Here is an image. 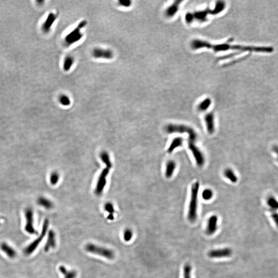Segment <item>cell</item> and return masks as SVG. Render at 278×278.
Instances as JSON below:
<instances>
[{
    "label": "cell",
    "mask_w": 278,
    "mask_h": 278,
    "mask_svg": "<svg viewBox=\"0 0 278 278\" xmlns=\"http://www.w3.org/2000/svg\"><path fill=\"white\" fill-rule=\"evenodd\" d=\"M183 143V139L181 137H176L173 139L172 142L171 143L168 149L167 152L169 153H172L173 151L177 147L182 145Z\"/></svg>",
    "instance_id": "obj_19"
},
{
    "label": "cell",
    "mask_w": 278,
    "mask_h": 278,
    "mask_svg": "<svg viewBox=\"0 0 278 278\" xmlns=\"http://www.w3.org/2000/svg\"><path fill=\"white\" fill-rule=\"evenodd\" d=\"M213 191L209 189H207L203 190L202 193L203 198L205 200H210L213 197Z\"/></svg>",
    "instance_id": "obj_27"
},
{
    "label": "cell",
    "mask_w": 278,
    "mask_h": 278,
    "mask_svg": "<svg viewBox=\"0 0 278 278\" xmlns=\"http://www.w3.org/2000/svg\"><path fill=\"white\" fill-rule=\"evenodd\" d=\"M59 179V175L57 172H53L51 175L50 181L52 185H56Z\"/></svg>",
    "instance_id": "obj_29"
},
{
    "label": "cell",
    "mask_w": 278,
    "mask_h": 278,
    "mask_svg": "<svg viewBox=\"0 0 278 278\" xmlns=\"http://www.w3.org/2000/svg\"><path fill=\"white\" fill-rule=\"evenodd\" d=\"M133 237V231L129 228L125 229L123 233V238L125 242H129L132 239Z\"/></svg>",
    "instance_id": "obj_25"
},
{
    "label": "cell",
    "mask_w": 278,
    "mask_h": 278,
    "mask_svg": "<svg viewBox=\"0 0 278 278\" xmlns=\"http://www.w3.org/2000/svg\"><path fill=\"white\" fill-rule=\"evenodd\" d=\"M232 253V250L229 248L212 250L208 253V256L212 259H219L231 257Z\"/></svg>",
    "instance_id": "obj_8"
},
{
    "label": "cell",
    "mask_w": 278,
    "mask_h": 278,
    "mask_svg": "<svg viewBox=\"0 0 278 278\" xmlns=\"http://www.w3.org/2000/svg\"><path fill=\"white\" fill-rule=\"evenodd\" d=\"M92 55L96 59H111L113 57V53L111 50L101 48H95L92 52Z\"/></svg>",
    "instance_id": "obj_9"
},
{
    "label": "cell",
    "mask_w": 278,
    "mask_h": 278,
    "mask_svg": "<svg viewBox=\"0 0 278 278\" xmlns=\"http://www.w3.org/2000/svg\"><path fill=\"white\" fill-rule=\"evenodd\" d=\"M196 140L197 139L196 138H189L188 146L194 156L198 166L202 167L205 162V158L202 151L196 145Z\"/></svg>",
    "instance_id": "obj_6"
},
{
    "label": "cell",
    "mask_w": 278,
    "mask_h": 278,
    "mask_svg": "<svg viewBox=\"0 0 278 278\" xmlns=\"http://www.w3.org/2000/svg\"><path fill=\"white\" fill-rule=\"evenodd\" d=\"M218 218L217 216L213 215L211 216L208 220V226L206 229L207 234L211 235L215 233L217 230Z\"/></svg>",
    "instance_id": "obj_13"
},
{
    "label": "cell",
    "mask_w": 278,
    "mask_h": 278,
    "mask_svg": "<svg viewBox=\"0 0 278 278\" xmlns=\"http://www.w3.org/2000/svg\"><path fill=\"white\" fill-rule=\"evenodd\" d=\"M191 47L194 50L210 49L214 52H225L231 50L242 52H270L273 51L271 47L245 46L237 44H232L230 42L221 43H212L203 39H193L191 42Z\"/></svg>",
    "instance_id": "obj_1"
},
{
    "label": "cell",
    "mask_w": 278,
    "mask_h": 278,
    "mask_svg": "<svg viewBox=\"0 0 278 278\" xmlns=\"http://www.w3.org/2000/svg\"><path fill=\"white\" fill-rule=\"evenodd\" d=\"M86 24L87 22L85 20L81 21L75 29L65 36V41L67 45H71L81 40L83 37L81 31V29L86 26Z\"/></svg>",
    "instance_id": "obj_5"
},
{
    "label": "cell",
    "mask_w": 278,
    "mask_h": 278,
    "mask_svg": "<svg viewBox=\"0 0 278 278\" xmlns=\"http://www.w3.org/2000/svg\"><path fill=\"white\" fill-rule=\"evenodd\" d=\"M108 219H110V220H113L114 219V216L112 214H109V215L108 216Z\"/></svg>",
    "instance_id": "obj_33"
},
{
    "label": "cell",
    "mask_w": 278,
    "mask_h": 278,
    "mask_svg": "<svg viewBox=\"0 0 278 278\" xmlns=\"http://www.w3.org/2000/svg\"><path fill=\"white\" fill-rule=\"evenodd\" d=\"M224 175L232 183H235L237 181V177L233 171L230 168H227L224 171Z\"/></svg>",
    "instance_id": "obj_21"
},
{
    "label": "cell",
    "mask_w": 278,
    "mask_h": 278,
    "mask_svg": "<svg viewBox=\"0 0 278 278\" xmlns=\"http://www.w3.org/2000/svg\"><path fill=\"white\" fill-rule=\"evenodd\" d=\"M119 3L120 5L124 7H129L131 5V1L129 0H121Z\"/></svg>",
    "instance_id": "obj_31"
},
{
    "label": "cell",
    "mask_w": 278,
    "mask_h": 278,
    "mask_svg": "<svg viewBox=\"0 0 278 278\" xmlns=\"http://www.w3.org/2000/svg\"><path fill=\"white\" fill-rule=\"evenodd\" d=\"M101 160L104 162V163L106 164L107 168L108 169H110L112 167V163L110 161V157H109L108 153H107L106 151H103L101 154Z\"/></svg>",
    "instance_id": "obj_23"
},
{
    "label": "cell",
    "mask_w": 278,
    "mask_h": 278,
    "mask_svg": "<svg viewBox=\"0 0 278 278\" xmlns=\"http://www.w3.org/2000/svg\"><path fill=\"white\" fill-rule=\"evenodd\" d=\"M0 248L3 252H4L7 255L8 257H10L11 259H13L16 257L17 255L16 250L5 242H3L1 244Z\"/></svg>",
    "instance_id": "obj_15"
},
{
    "label": "cell",
    "mask_w": 278,
    "mask_h": 278,
    "mask_svg": "<svg viewBox=\"0 0 278 278\" xmlns=\"http://www.w3.org/2000/svg\"><path fill=\"white\" fill-rule=\"evenodd\" d=\"M60 104L64 106H68L71 104V101L69 97L65 95H62L59 97Z\"/></svg>",
    "instance_id": "obj_28"
},
{
    "label": "cell",
    "mask_w": 278,
    "mask_h": 278,
    "mask_svg": "<svg viewBox=\"0 0 278 278\" xmlns=\"http://www.w3.org/2000/svg\"><path fill=\"white\" fill-rule=\"evenodd\" d=\"M60 273L64 276V278H76L77 275V273L75 270H68L65 266L61 265L59 267Z\"/></svg>",
    "instance_id": "obj_17"
},
{
    "label": "cell",
    "mask_w": 278,
    "mask_h": 278,
    "mask_svg": "<svg viewBox=\"0 0 278 278\" xmlns=\"http://www.w3.org/2000/svg\"><path fill=\"white\" fill-rule=\"evenodd\" d=\"M192 266L189 264H187L183 267V278H191Z\"/></svg>",
    "instance_id": "obj_26"
},
{
    "label": "cell",
    "mask_w": 278,
    "mask_h": 278,
    "mask_svg": "<svg viewBox=\"0 0 278 278\" xmlns=\"http://www.w3.org/2000/svg\"><path fill=\"white\" fill-rule=\"evenodd\" d=\"M109 172V169L106 167L102 171L100 175L95 190V193L97 195H100L103 192L106 184L107 176L108 175Z\"/></svg>",
    "instance_id": "obj_10"
},
{
    "label": "cell",
    "mask_w": 278,
    "mask_h": 278,
    "mask_svg": "<svg viewBox=\"0 0 278 278\" xmlns=\"http://www.w3.org/2000/svg\"><path fill=\"white\" fill-rule=\"evenodd\" d=\"M272 217H273V221H275L276 225L278 227V213L275 212H273L272 213Z\"/></svg>",
    "instance_id": "obj_32"
},
{
    "label": "cell",
    "mask_w": 278,
    "mask_h": 278,
    "mask_svg": "<svg viewBox=\"0 0 278 278\" xmlns=\"http://www.w3.org/2000/svg\"><path fill=\"white\" fill-rule=\"evenodd\" d=\"M275 152H276V151H277V153H278V147H276V148H275Z\"/></svg>",
    "instance_id": "obj_34"
},
{
    "label": "cell",
    "mask_w": 278,
    "mask_h": 278,
    "mask_svg": "<svg viewBox=\"0 0 278 278\" xmlns=\"http://www.w3.org/2000/svg\"><path fill=\"white\" fill-rule=\"evenodd\" d=\"M176 167V163L174 160H169L166 163V170H165V176L167 178L172 177L174 174L175 169Z\"/></svg>",
    "instance_id": "obj_18"
},
{
    "label": "cell",
    "mask_w": 278,
    "mask_h": 278,
    "mask_svg": "<svg viewBox=\"0 0 278 278\" xmlns=\"http://www.w3.org/2000/svg\"><path fill=\"white\" fill-rule=\"evenodd\" d=\"M25 216L26 218L25 231L30 234H36V230L34 226V212L31 208H26L25 210Z\"/></svg>",
    "instance_id": "obj_7"
},
{
    "label": "cell",
    "mask_w": 278,
    "mask_h": 278,
    "mask_svg": "<svg viewBox=\"0 0 278 278\" xmlns=\"http://www.w3.org/2000/svg\"><path fill=\"white\" fill-rule=\"evenodd\" d=\"M105 209L107 212L109 213V214L113 215V213L115 212V209H114L113 205L111 203H107L105 205Z\"/></svg>",
    "instance_id": "obj_30"
},
{
    "label": "cell",
    "mask_w": 278,
    "mask_h": 278,
    "mask_svg": "<svg viewBox=\"0 0 278 278\" xmlns=\"http://www.w3.org/2000/svg\"><path fill=\"white\" fill-rule=\"evenodd\" d=\"M199 187V182L197 181L193 184L191 188V195L187 217L189 220L192 223L195 221L197 217L198 195Z\"/></svg>",
    "instance_id": "obj_2"
},
{
    "label": "cell",
    "mask_w": 278,
    "mask_h": 278,
    "mask_svg": "<svg viewBox=\"0 0 278 278\" xmlns=\"http://www.w3.org/2000/svg\"><path fill=\"white\" fill-rule=\"evenodd\" d=\"M56 245V234L54 231L52 230H50L48 234H47V243L44 246V251L47 252L49 250L54 248Z\"/></svg>",
    "instance_id": "obj_11"
},
{
    "label": "cell",
    "mask_w": 278,
    "mask_h": 278,
    "mask_svg": "<svg viewBox=\"0 0 278 278\" xmlns=\"http://www.w3.org/2000/svg\"><path fill=\"white\" fill-rule=\"evenodd\" d=\"M205 121L207 129L210 134H213L215 131L214 115L212 113H209L205 117Z\"/></svg>",
    "instance_id": "obj_12"
},
{
    "label": "cell",
    "mask_w": 278,
    "mask_h": 278,
    "mask_svg": "<svg viewBox=\"0 0 278 278\" xmlns=\"http://www.w3.org/2000/svg\"><path fill=\"white\" fill-rule=\"evenodd\" d=\"M57 16L55 15L54 13H49V15L47 17V19L44 22V23L42 26V29L43 30L44 32H48L49 31L50 29L51 28L53 23H54L55 21L57 19Z\"/></svg>",
    "instance_id": "obj_16"
},
{
    "label": "cell",
    "mask_w": 278,
    "mask_h": 278,
    "mask_svg": "<svg viewBox=\"0 0 278 278\" xmlns=\"http://www.w3.org/2000/svg\"><path fill=\"white\" fill-rule=\"evenodd\" d=\"M74 63V59L71 56H67L65 59L63 63V69L64 70L68 72L70 71L72 65Z\"/></svg>",
    "instance_id": "obj_22"
},
{
    "label": "cell",
    "mask_w": 278,
    "mask_h": 278,
    "mask_svg": "<svg viewBox=\"0 0 278 278\" xmlns=\"http://www.w3.org/2000/svg\"><path fill=\"white\" fill-rule=\"evenodd\" d=\"M211 104V100L210 99H205L203 101L200 102V104L198 106V109L201 111H204L207 110L210 106Z\"/></svg>",
    "instance_id": "obj_24"
},
{
    "label": "cell",
    "mask_w": 278,
    "mask_h": 278,
    "mask_svg": "<svg viewBox=\"0 0 278 278\" xmlns=\"http://www.w3.org/2000/svg\"><path fill=\"white\" fill-rule=\"evenodd\" d=\"M37 203L39 205L47 209H51L53 207V203L52 201L44 197H41L38 198Z\"/></svg>",
    "instance_id": "obj_20"
},
{
    "label": "cell",
    "mask_w": 278,
    "mask_h": 278,
    "mask_svg": "<svg viewBox=\"0 0 278 278\" xmlns=\"http://www.w3.org/2000/svg\"><path fill=\"white\" fill-rule=\"evenodd\" d=\"M181 1H176L173 3L171 5L169 6L165 11V16L167 18H172L175 16L179 9L180 3Z\"/></svg>",
    "instance_id": "obj_14"
},
{
    "label": "cell",
    "mask_w": 278,
    "mask_h": 278,
    "mask_svg": "<svg viewBox=\"0 0 278 278\" xmlns=\"http://www.w3.org/2000/svg\"><path fill=\"white\" fill-rule=\"evenodd\" d=\"M85 248L87 252L99 255L109 260L114 259L115 257V253L112 250L92 243L86 245Z\"/></svg>",
    "instance_id": "obj_3"
},
{
    "label": "cell",
    "mask_w": 278,
    "mask_h": 278,
    "mask_svg": "<svg viewBox=\"0 0 278 278\" xmlns=\"http://www.w3.org/2000/svg\"><path fill=\"white\" fill-rule=\"evenodd\" d=\"M49 224V221H48V219H45L42 226V229L41 233L38 238H37L36 239L32 242L31 244L29 245L25 248V249L24 250V253L25 255H31V253H33L35 251V250L38 247L40 243L42 242V241L43 240L44 237L47 234Z\"/></svg>",
    "instance_id": "obj_4"
}]
</instances>
